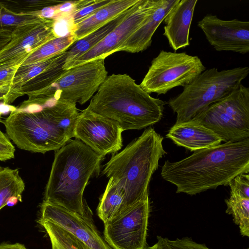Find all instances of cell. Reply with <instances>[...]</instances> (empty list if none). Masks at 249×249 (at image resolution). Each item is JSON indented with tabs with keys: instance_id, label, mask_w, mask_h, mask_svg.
I'll use <instances>...</instances> for the list:
<instances>
[{
	"instance_id": "6da1fadb",
	"label": "cell",
	"mask_w": 249,
	"mask_h": 249,
	"mask_svg": "<svg viewBox=\"0 0 249 249\" xmlns=\"http://www.w3.org/2000/svg\"><path fill=\"white\" fill-rule=\"evenodd\" d=\"M243 173H249V138L196 151L178 161L166 160L160 175L176 186L177 193L196 195L228 185Z\"/></svg>"
},
{
	"instance_id": "7a4b0ae2",
	"label": "cell",
	"mask_w": 249,
	"mask_h": 249,
	"mask_svg": "<svg viewBox=\"0 0 249 249\" xmlns=\"http://www.w3.org/2000/svg\"><path fill=\"white\" fill-rule=\"evenodd\" d=\"M76 105L50 99L34 112L15 108L2 123L18 148L43 154L56 151L74 137L79 114Z\"/></svg>"
},
{
	"instance_id": "3957f363",
	"label": "cell",
	"mask_w": 249,
	"mask_h": 249,
	"mask_svg": "<svg viewBox=\"0 0 249 249\" xmlns=\"http://www.w3.org/2000/svg\"><path fill=\"white\" fill-rule=\"evenodd\" d=\"M165 104L145 92L129 75L112 74L107 77L85 109L115 122L124 131L158 123Z\"/></svg>"
},
{
	"instance_id": "277c9868",
	"label": "cell",
	"mask_w": 249,
	"mask_h": 249,
	"mask_svg": "<svg viewBox=\"0 0 249 249\" xmlns=\"http://www.w3.org/2000/svg\"><path fill=\"white\" fill-rule=\"evenodd\" d=\"M103 158L79 140H70L55 153L43 201L87 215L84 192Z\"/></svg>"
},
{
	"instance_id": "5b68a950",
	"label": "cell",
	"mask_w": 249,
	"mask_h": 249,
	"mask_svg": "<svg viewBox=\"0 0 249 249\" xmlns=\"http://www.w3.org/2000/svg\"><path fill=\"white\" fill-rule=\"evenodd\" d=\"M163 140L149 127L105 165L102 174L123 188L127 209L149 196L150 179L160 160L167 154Z\"/></svg>"
},
{
	"instance_id": "8992f818",
	"label": "cell",
	"mask_w": 249,
	"mask_h": 249,
	"mask_svg": "<svg viewBox=\"0 0 249 249\" xmlns=\"http://www.w3.org/2000/svg\"><path fill=\"white\" fill-rule=\"evenodd\" d=\"M249 73L248 67L221 71L215 68L205 70L168 101V106L177 114L175 123L193 119L210 105L228 96Z\"/></svg>"
},
{
	"instance_id": "52a82bcc",
	"label": "cell",
	"mask_w": 249,
	"mask_h": 249,
	"mask_svg": "<svg viewBox=\"0 0 249 249\" xmlns=\"http://www.w3.org/2000/svg\"><path fill=\"white\" fill-rule=\"evenodd\" d=\"M193 119L217 134L224 142L249 138V88L240 84Z\"/></svg>"
},
{
	"instance_id": "ba28073f",
	"label": "cell",
	"mask_w": 249,
	"mask_h": 249,
	"mask_svg": "<svg viewBox=\"0 0 249 249\" xmlns=\"http://www.w3.org/2000/svg\"><path fill=\"white\" fill-rule=\"evenodd\" d=\"M104 59L92 60L65 70L52 84L29 96L28 101L50 99L83 105L89 101L106 79Z\"/></svg>"
},
{
	"instance_id": "9c48e42d",
	"label": "cell",
	"mask_w": 249,
	"mask_h": 249,
	"mask_svg": "<svg viewBox=\"0 0 249 249\" xmlns=\"http://www.w3.org/2000/svg\"><path fill=\"white\" fill-rule=\"evenodd\" d=\"M205 70L197 56L161 50L140 86L149 94H165L174 88L189 84Z\"/></svg>"
},
{
	"instance_id": "30bf717a",
	"label": "cell",
	"mask_w": 249,
	"mask_h": 249,
	"mask_svg": "<svg viewBox=\"0 0 249 249\" xmlns=\"http://www.w3.org/2000/svg\"><path fill=\"white\" fill-rule=\"evenodd\" d=\"M149 196L104 224V239L113 249H146Z\"/></svg>"
},
{
	"instance_id": "8fae6325",
	"label": "cell",
	"mask_w": 249,
	"mask_h": 249,
	"mask_svg": "<svg viewBox=\"0 0 249 249\" xmlns=\"http://www.w3.org/2000/svg\"><path fill=\"white\" fill-rule=\"evenodd\" d=\"M53 22V19L41 18L16 27L11 40L0 52V69L20 66L41 46L56 38Z\"/></svg>"
},
{
	"instance_id": "7c38bea8",
	"label": "cell",
	"mask_w": 249,
	"mask_h": 249,
	"mask_svg": "<svg viewBox=\"0 0 249 249\" xmlns=\"http://www.w3.org/2000/svg\"><path fill=\"white\" fill-rule=\"evenodd\" d=\"M123 132L115 122L85 109L79 113L74 131L76 139L102 158L121 149Z\"/></svg>"
},
{
	"instance_id": "4fadbf2b",
	"label": "cell",
	"mask_w": 249,
	"mask_h": 249,
	"mask_svg": "<svg viewBox=\"0 0 249 249\" xmlns=\"http://www.w3.org/2000/svg\"><path fill=\"white\" fill-rule=\"evenodd\" d=\"M209 43L217 51L243 54L249 52V22L237 19L223 20L208 14L197 23Z\"/></svg>"
},
{
	"instance_id": "5bb4252c",
	"label": "cell",
	"mask_w": 249,
	"mask_h": 249,
	"mask_svg": "<svg viewBox=\"0 0 249 249\" xmlns=\"http://www.w3.org/2000/svg\"><path fill=\"white\" fill-rule=\"evenodd\" d=\"M151 0H139L129 8L124 19L100 42L72 62L68 69L97 59H104L118 51L124 41L142 24L150 8Z\"/></svg>"
},
{
	"instance_id": "9a60e30c",
	"label": "cell",
	"mask_w": 249,
	"mask_h": 249,
	"mask_svg": "<svg viewBox=\"0 0 249 249\" xmlns=\"http://www.w3.org/2000/svg\"><path fill=\"white\" fill-rule=\"evenodd\" d=\"M40 213L39 219L57 225L91 249H111L87 215H81L44 201L41 204Z\"/></svg>"
},
{
	"instance_id": "2e32d148",
	"label": "cell",
	"mask_w": 249,
	"mask_h": 249,
	"mask_svg": "<svg viewBox=\"0 0 249 249\" xmlns=\"http://www.w3.org/2000/svg\"><path fill=\"white\" fill-rule=\"evenodd\" d=\"M178 0H151L149 12L141 26L124 41L118 52H142L150 46L155 31Z\"/></svg>"
},
{
	"instance_id": "e0dca14e",
	"label": "cell",
	"mask_w": 249,
	"mask_h": 249,
	"mask_svg": "<svg viewBox=\"0 0 249 249\" xmlns=\"http://www.w3.org/2000/svg\"><path fill=\"white\" fill-rule=\"evenodd\" d=\"M197 0H178L163 21V35L176 52L189 45V34Z\"/></svg>"
},
{
	"instance_id": "ac0fdd59",
	"label": "cell",
	"mask_w": 249,
	"mask_h": 249,
	"mask_svg": "<svg viewBox=\"0 0 249 249\" xmlns=\"http://www.w3.org/2000/svg\"><path fill=\"white\" fill-rule=\"evenodd\" d=\"M166 137L177 145L191 152L214 147L224 142L217 134L194 119L175 123Z\"/></svg>"
},
{
	"instance_id": "d6986e66",
	"label": "cell",
	"mask_w": 249,
	"mask_h": 249,
	"mask_svg": "<svg viewBox=\"0 0 249 249\" xmlns=\"http://www.w3.org/2000/svg\"><path fill=\"white\" fill-rule=\"evenodd\" d=\"M139 0H114L90 17L75 24L71 35L76 41L87 36L119 16Z\"/></svg>"
},
{
	"instance_id": "ffe728a7",
	"label": "cell",
	"mask_w": 249,
	"mask_h": 249,
	"mask_svg": "<svg viewBox=\"0 0 249 249\" xmlns=\"http://www.w3.org/2000/svg\"><path fill=\"white\" fill-rule=\"evenodd\" d=\"M129 8L100 28L83 38L76 41L68 50L63 69L68 70L72 62L97 45L113 29L121 23L129 13Z\"/></svg>"
},
{
	"instance_id": "44dd1931",
	"label": "cell",
	"mask_w": 249,
	"mask_h": 249,
	"mask_svg": "<svg viewBox=\"0 0 249 249\" xmlns=\"http://www.w3.org/2000/svg\"><path fill=\"white\" fill-rule=\"evenodd\" d=\"M126 209L124 189L112 178H109L97 207L98 216L105 224Z\"/></svg>"
},
{
	"instance_id": "7402d4cb",
	"label": "cell",
	"mask_w": 249,
	"mask_h": 249,
	"mask_svg": "<svg viewBox=\"0 0 249 249\" xmlns=\"http://www.w3.org/2000/svg\"><path fill=\"white\" fill-rule=\"evenodd\" d=\"M25 183L18 169L0 166V210L22 201Z\"/></svg>"
},
{
	"instance_id": "603a6c76",
	"label": "cell",
	"mask_w": 249,
	"mask_h": 249,
	"mask_svg": "<svg viewBox=\"0 0 249 249\" xmlns=\"http://www.w3.org/2000/svg\"><path fill=\"white\" fill-rule=\"evenodd\" d=\"M230 197L225 199L227 206L226 213L231 214L234 223L240 229L242 235L249 237V197L232 186Z\"/></svg>"
},
{
	"instance_id": "cb8c5ba5",
	"label": "cell",
	"mask_w": 249,
	"mask_h": 249,
	"mask_svg": "<svg viewBox=\"0 0 249 249\" xmlns=\"http://www.w3.org/2000/svg\"><path fill=\"white\" fill-rule=\"evenodd\" d=\"M67 52L68 50L40 61L19 66L14 75L7 96L67 56Z\"/></svg>"
},
{
	"instance_id": "d4e9b609",
	"label": "cell",
	"mask_w": 249,
	"mask_h": 249,
	"mask_svg": "<svg viewBox=\"0 0 249 249\" xmlns=\"http://www.w3.org/2000/svg\"><path fill=\"white\" fill-rule=\"evenodd\" d=\"M38 222L48 234L51 241L52 249H91L57 225L41 219Z\"/></svg>"
},
{
	"instance_id": "484cf974",
	"label": "cell",
	"mask_w": 249,
	"mask_h": 249,
	"mask_svg": "<svg viewBox=\"0 0 249 249\" xmlns=\"http://www.w3.org/2000/svg\"><path fill=\"white\" fill-rule=\"evenodd\" d=\"M75 42L74 37L71 34L64 37L53 38L36 50L20 66L40 61L64 52L70 49Z\"/></svg>"
},
{
	"instance_id": "4316f807",
	"label": "cell",
	"mask_w": 249,
	"mask_h": 249,
	"mask_svg": "<svg viewBox=\"0 0 249 249\" xmlns=\"http://www.w3.org/2000/svg\"><path fill=\"white\" fill-rule=\"evenodd\" d=\"M42 18L17 14L10 10L0 1V35H11L18 25L33 22Z\"/></svg>"
},
{
	"instance_id": "83f0119b",
	"label": "cell",
	"mask_w": 249,
	"mask_h": 249,
	"mask_svg": "<svg viewBox=\"0 0 249 249\" xmlns=\"http://www.w3.org/2000/svg\"><path fill=\"white\" fill-rule=\"evenodd\" d=\"M2 1L10 10L14 13L28 16H31L30 13L33 12L39 11L45 7L57 5L63 2L53 0H5Z\"/></svg>"
},
{
	"instance_id": "f1b7e54d",
	"label": "cell",
	"mask_w": 249,
	"mask_h": 249,
	"mask_svg": "<svg viewBox=\"0 0 249 249\" xmlns=\"http://www.w3.org/2000/svg\"><path fill=\"white\" fill-rule=\"evenodd\" d=\"M114 0H94L87 6L75 11L72 15L74 24L90 17L102 8L112 2Z\"/></svg>"
},
{
	"instance_id": "f546056e",
	"label": "cell",
	"mask_w": 249,
	"mask_h": 249,
	"mask_svg": "<svg viewBox=\"0 0 249 249\" xmlns=\"http://www.w3.org/2000/svg\"><path fill=\"white\" fill-rule=\"evenodd\" d=\"M53 20V32L55 37H64L72 34L75 25L72 15L63 16Z\"/></svg>"
},
{
	"instance_id": "4dcf8cb0",
	"label": "cell",
	"mask_w": 249,
	"mask_h": 249,
	"mask_svg": "<svg viewBox=\"0 0 249 249\" xmlns=\"http://www.w3.org/2000/svg\"><path fill=\"white\" fill-rule=\"evenodd\" d=\"M164 240L168 249H211L205 245L198 243L188 237L175 240L164 238Z\"/></svg>"
},
{
	"instance_id": "1f68e13d",
	"label": "cell",
	"mask_w": 249,
	"mask_h": 249,
	"mask_svg": "<svg viewBox=\"0 0 249 249\" xmlns=\"http://www.w3.org/2000/svg\"><path fill=\"white\" fill-rule=\"evenodd\" d=\"M15 148L8 137L0 129V161H5L15 157Z\"/></svg>"
},
{
	"instance_id": "d6a6232c",
	"label": "cell",
	"mask_w": 249,
	"mask_h": 249,
	"mask_svg": "<svg viewBox=\"0 0 249 249\" xmlns=\"http://www.w3.org/2000/svg\"><path fill=\"white\" fill-rule=\"evenodd\" d=\"M54 17L53 19L60 17L71 15L77 10V0L63 1L53 6Z\"/></svg>"
},
{
	"instance_id": "836d02e7",
	"label": "cell",
	"mask_w": 249,
	"mask_h": 249,
	"mask_svg": "<svg viewBox=\"0 0 249 249\" xmlns=\"http://www.w3.org/2000/svg\"><path fill=\"white\" fill-rule=\"evenodd\" d=\"M228 185L233 186L242 192L246 196L249 197V173H243L237 175L232 179Z\"/></svg>"
},
{
	"instance_id": "e575fe53",
	"label": "cell",
	"mask_w": 249,
	"mask_h": 249,
	"mask_svg": "<svg viewBox=\"0 0 249 249\" xmlns=\"http://www.w3.org/2000/svg\"><path fill=\"white\" fill-rule=\"evenodd\" d=\"M19 66L0 69V87L11 85L14 75Z\"/></svg>"
},
{
	"instance_id": "d590c367",
	"label": "cell",
	"mask_w": 249,
	"mask_h": 249,
	"mask_svg": "<svg viewBox=\"0 0 249 249\" xmlns=\"http://www.w3.org/2000/svg\"><path fill=\"white\" fill-rule=\"evenodd\" d=\"M157 242L151 247H148L146 249H168L165 242L164 238L158 236Z\"/></svg>"
},
{
	"instance_id": "8d00e7d4",
	"label": "cell",
	"mask_w": 249,
	"mask_h": 249,
	"mask_svg": "<svg viewBox=\"0 0 249 249\" xmlns=\"http://www.w3.org/2000/svg\"><path fill=\"white\" fill-rule=\"evenodd\" d=\"M0 249H28L25 246L19 243L9 244L3 243L0 244Z\"/></svg>"
},
{
	"instance_id": "74e56055",
	"label": "cell",
	"mask_w": 249,
	"mask_h": 249,
	"mask_svg": "<svg viewBox=\"0 0 249 249\" xmlns=\"http://www.w3.org/2000/svg\"><path fill=\"white\" fill-rule=\"evenodd\" d=\"M11 39V35H0V52L6 46Z\"/></svg>"
},
{
	"instance_id": "f35d334b",
	"label": "cell",
	"mask_w": 249,
	"mask_h": 249,
	"mask_svg": "<svg viewBox=\"0 0 249 249\" xmlns=\"http://www.w3.org/2000/svg\"><path fill=\"white\" fill-rule=\"evenodd\" d=\"M10 86L11 85H7L0 87V101L3 102L6 99L10 91Z\"/></svg>"
},
{
	"instance_id": "ab89813d",
	"label": "cell",
	"mask_w": 249,
	"mask_h": 249,
	"mask_svg": "<svg viewBox=\"0 0 249 249\" xmlns=\"http://www.w3.org/2000/svg\"><path fill=\"white\" fill-rule=\"evenodd\" d=\"M1 113L0 112V119H1Z\"/></svg>"
},
{
	"instance_id": "60d3db41",
	"label": "cell",
	"mask_w": 249,
	"mask_h": 249,
	"mask_svg": "<svg viewBox=\"0 0 249 249\" xmlns=\"http://www.w3.org/2000/svg\"><path fill=\"white\" fill-rule=\"evenodd\" d=\"M247 249H249L248 248Z\"/></svg>"
},
{
	"instance_id": "b9f144b4",
	"label": "cell",
	"mask_w": 249,
	"mask_h": 249,
	"mask_svg": "<svg viewBox=\"0 0 249 249\" xmlns=\"http://www.w3.org/2000/svg\"></svg>"
}]
</instances>
